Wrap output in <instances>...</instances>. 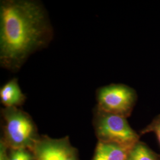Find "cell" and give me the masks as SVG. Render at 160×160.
I'll return each instance as SVG.
<instances>
[{
  "label": "cell",
  "instance_id": "obj_1",
  "mask_svg": "<svg viewBox=\"0 0 160 160\" xmlns=\"http://www.w3.org/2000/svg\"><path fill=\"white\" fill-rule=\"evenodd\" d=\"M53 30L45 8L38 1L0 2V65L17 72L34 52L48 46Z\"/></svg>",
  "mask_w": 160,
  "mask_h": 160
},
{
  "label": "cell",
  "instance_id": "obj_4",
  "mask_svg": "<svg viewBox=\"0 0 160 160\" xmlns=\"http://www.w3.org/2000/svg\"><path fill=\"white\" fill-rule=\"evenodd\" d=\"M97 107L104 112L127 118L137 103V93L123 84H111L98 88L96 92Z\"/></svg>",
  "mask_w": 160,
  "mask_h": 160
},
{
  "label": "cell",
  "instance_id": "obj_7",
  "mask_svg": "<svg viewBox=\"0 0 160 160\" xmlns=\"http://www.w3.org/2000/svg\"><path fill=\"white\" fill-rule=\"evenodd\" d=\"M26 96L22 91L18 79L9 80L0 88V100L5 108H17L25 102Z\"/></svg>",
  "mask_w": 160,
  "mask_h": 160
},
{
  "label": "cell",
  "instance_id": "obj_8",
  "mask_svg": "<svg viewBox=\"0 0 160 160\" xmlns=\"http://www.w3.org/2000/svg\"><path fill=\"white\" fill-rule=\"evenodd\" d=\"M128 160H160V155L139 141L132 149Z\"/></svg>",
  "mask_w": 160,
  "mask_h": 160
},
{
  "label": "cell",
  "instance_id": "obj_6",
  "mask_svg": "<svg viewBox=\"0 0 160 160\" xmlns=\"http://www.w3.org/2000/svg\"><path fill=\"white\" fill-rule=\"evenodd\" d=\"M133 147L98 141L92 160H128Z\"/></svg>",
  "mask_w": 160,
  "mask_h": 160
},
{
  "label": "cell",
  "instance_id": "obj_2",
  "mask_svg": "<svg viewBox=\"0 0 160 160\" xmlns=\"http://www.w3.org/2000/svg\"><path fill=\"white\" fill-rule=\"evenodd\" d=\"M3 140L12 148L32 149L39 139L37 128L29 114L17 108L1 110Z\"/></svg>",
  "mask_w": 160,
  "mask_h": 160
},
{
  "label": "cell",
  "instance_id": "obj_5",
  "mask_svg": "<svg viewBox=\"0 0 160 160\" xmlns=\"http://www.w3.org/2000/svg\"><path fill=\"white\" fill-rule=\"evenodd\" d=\"M32 150L34 160H79L77 151L71 146L67 137L39 138Z\"/></svg>",
  "mask_w": 160,
  "mask_h": 160
},
{
  "label": "cell",
  "instance_id": "obj_11",
  "mask_svg": "<svg viewBox=\"0 0 160 160\" xmlns=\"http://www.w3.org/2000/svg\"><path fill=\"white\" fill-rule=\"evenodd\" d=\"M0 160H8V154H7V151L6 143L3 140L1 141Z\"/></svg>",
  "mask_w": 160,
  "mask_h": 160
},
{
  "label": "cell",
  "instance_id": "obj_10",
  "mask_svg": "<svg viewBox=\"0 0 160 160\" xmlns=\"http://www.w3.org/2000/svg\"><path fill=\"white\" fill-rule=\"evenodd\" d=\"M149 132H154L160 144V114L157 116L152 122L140 132V135Z\"/></svg>",
  "mask_w": 160,
  "mask_h": 160
},
{
  "label": "cell",
  "instance_id": "obj_9",
  "mask_svg": "<svg viewBox=\"0 0 160 160\" xmlns=\"http://www.w3.org/2000/svg\"><path fill=\"white\" fill-rule=\"evenodd\" d=\"M8 160H34L33 152L28 148H12Z\"/></svg>",
  "mask_w": 160,
  "mask_h": 160
},
{
  "label": "cell",
  "instance_id": "obj_3",
  "mask_svg": "<svg viewBox=\"0 0 160 160\" xmlns=\"http://www.w3.org/2000/svg\"><path fill=\"white\" fill-rule=\"evenodd\" d=\"M93 125L98 141L132 147L139 141L141 135L132 128L126 118L104 112L97 106Z\"/></svg>",
  "mask_w": 160,
  "mask_h": 160
}]
</instances>
